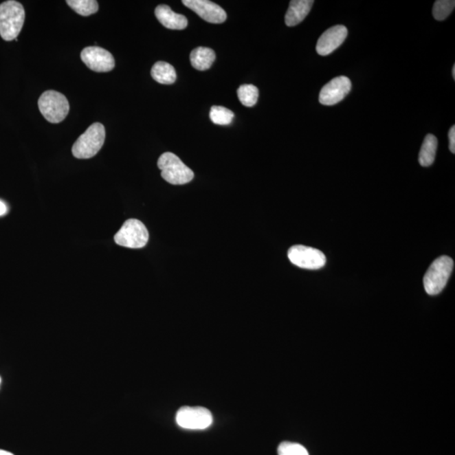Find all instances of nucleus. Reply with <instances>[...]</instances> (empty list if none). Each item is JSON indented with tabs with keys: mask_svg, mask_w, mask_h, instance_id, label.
<instances>
[{
	"mask_svg": "<svg viewBox=\"0 0 455 455\" xmlns=\"http://www.w3.org/2000/svg\"><path fill=\"white\" fill-rule=\"evenodd\" d=\"M25 10L21 3L9 0L0 5V36L5 41L16 40L23 27Z\"/></svg>",
	"mask_w": 455,
	"mask_h": 455,
	"instance_id": "obj_1",
	"label": "nucleus"
},
{
	"mask_svg": "<svg viewBox=\"0 0 455 455\" xmlns=\"http://www.w3.org/2000/svg\"><path fill=\"white\" fill-rule=\"evenodd\" d=\"M105 139V126L100 122L93 123L73 145V155L82 159L94 157L102 148Z\"/></svg>",
	"mask_w": 455,
	"mask_h": 455,
	"instance_id": "obj_2",
	"label": "nucleus"
},
{
	"mask_svg": "<svg viewBox=\"0 0 455 455\" xmlns=\"http://www.w3.org/2000/svg\"><path fill=\"white\" fill-rule=\"evenodd\" d=\"M454 269V260L443 256L436 259L423 278L424 289L429 296H437L445 288Z\"/></svg>",
	"mask_w": 455,
	"mask_h": 455,
	"instance_id": "obj_3",
	"label": "nucleus"
},
{
	"mask_svg": "<svg viewBox=\"0 0 455 455\" xmlns=\"http://www.w3.org/2000/svg\"><path fill=\"white\" fill-rule=\"evenodd\" d=\"M158 167L164 180L170 184H188L194 178L193 171L173 153H164L159 158Z\"/></svg>",
	"mask_w": 455,
	"mask_h": 455,
	"instance_id": "obj_4",
	"label": "nucleus"
},
{
	"mask_svg": "<svg viewBox=\"0 0 455 455\" xmlns=\"http://www.w3.org/2000/svg\"><path fill=\"white\" fill-rule=\"evenodd\" d=\"M38 107L44 118L51 123L65 120L69 111V103L60 92L45 91L38 100Z\"/></svg>",
	"mask_w": 455,
	"mask_h": 455,
	"instance_id": "obj_5",
	"label": "nucleus"
},
{
	"mask_svg": "<svg viewBox=\"0 0 455 455\" xmlns=\"http://www.w3.org/2000/svg\"><path fill=\"white\" fill-rule=\"evenodd\" d=\"M114 241L118 245L130 249L144 247L148 241V231L137 219H129L115 234Z\"/></svg>",
	"mask_w": 455,
	"mask_h": 455,
	"instance_id": "obj_6",
	"label": "nucleus"
},
{
	"mask_svg": "<svg viewBox=\"0 0 455 455\" xmlns=\"http://www.w3.org/2000/svg\"><path fill=\"white\" fill-rule=\"evenodd\" d=\"M175 420L182 428L203 430L211 426L212 415L210 410L201 406H184L178 410Z\"/></svg>",
	"mask_w": 455,
	"mask_h": 455,
	"instance_id": "obj_7",
	"label": "nucleus"
},
{
	"mask_svg": "<svg viewBox=\"0 0 455 455\" xmlns=\"http://www.w3.org/2000/svg\"><path fill=\"white\" fill-rule=\"evenodd\" d=\"M288 257L291 263L304 269H320L326 263V257L323 252L305 245L292 246L289 249Z\"/></svg>",
	"mask_w": 455,
	"mask_h": 455,
	"instance_id": "obj_8",
	"label": "nucleus"
},
{
	"mask_svg": "<svg viewBox=\"0 0 455 455\" xmlns=\"http://www.w3.org/2000/svg\"><path fill=\"white\" fill-rule=\"evenodd\" d=\"M80 57L85 65L95 72H109L115 67L113 56L102 47L96 46L85 47L81 52Z\"/></svg>",
	"mask_w": 455,
	"mask_h": 455,
	"instance_id": "obj_9",
	"label": "nucleus"
},
{
	"mask_svg": "<svg viewBox=\"0 0 455 455\" xmlns=\"http://www.w3.org/2000/svg\"><path fill=\"white\" fill-rule=\"evenodd\" d=\"M352 83L348 77L334 78L320 91L319 100L324 106H334L349 94Z\"/></svg>",
	"mask_w": 455,
	"mask_h": 455,
	"instance_id": "obj_10",
	"label": "nucleus"
},
{
	"mask_svg": "<svg viewBox=\"0 0 455 455\" xmlns=\"http://www.w3.org/2000/svg\"><path fill=\"white\" fill-rule=\"evenodd\" d=\"M182 3L210 23L221 24L226 21L225 11L208 0H184Z\"/></svg>",
	"mask_w": 455,
	"mask_h": 455,
	"instance_id": "obj_11",
	"label": "nucleus"
},
{
	"mask_svg": "<svg viewBox=\"0 0 455 455\" xmlns=\"http://www.w3.org/2000/svg\"><path fill=\"white\" fill-rule=\"evenodd\" d=\"M348 29L344 25H335L320 36L316 44L317 54L327 56L337 49L348 36Z\"/></svg>",
	"mask_w": 455,
	"mask_h": 455,
	"instance_id": "obj_12",
	"label": "nucleus"
},
{
	"mask_svg": "<svg viewBox=\"0 0 455 455\" xmlns=\"http://www.w3.org/2000/svg\"><path fill=\"white\" fill-rule=\"evenodd\" d=\"M155 16L164 27L170 30H184L188 25V21L182 14L174 12L170 6L162 5L156 7Z\"/></svg>",
	"mask_w": 455,
	"mask_h": 455,
	"instance_id": "obj_13",
	"label": "nucleus"
},
{
	"mask_svg": "<svg viewBox=\"0 0 455 455\" xmlns=\"http://www.w3.org/2000/svg\"><path fill=\"white\" fill-rule=\"evenodd\" d=\"M314 3L313 0H292L286 13V25L292 27L300 24L311 12Z\"/></svg>",
	"mask_w": 455,
	"mask_h": 455,
	"instance_id": "obj_14",
	"label": "nucleus"
},
{
	"mask_svg": "<svg viewBox=\"0 0 455 455\" xmlns=\"http://www.w3.org/2000/svg\"><path fill=\"white\" fill-rule=\"evenodd\" d=\"M215 58L214 51L211 48L203 47L195 48L190 55V60L193 68L199 71L210 69Z\"/></svg>",
	"mask_w": 455,
	"mask_h": 455,
	"instance_id": "obj_15",
	"label": "nucleus"
},
{
	"mask_svg": "<svg viewBox=\"0 0 455 455\" xmlns=\"http://www.w3.org/2000/svg\"><path fill=\"white\" fill-rule=\"evenodd\" d=\"M153 79L162 85H173L177 80V73L170 63L159 61L151 69Z\"/></svg>",
	"mask_w": 455,
	"mask_h": 455,
	"instance_id": "obj_16",
	"label": "nucleus"
},
{
	"mask_svg": "<svg viewBox=\"0 0 455 455\" xmlns=\"http://www.w3.org/2000/svg\"><path fill=\"white\" fill-rule=\"evenodd\" d=\"M438 148V140L432 134H428L421 145L419 163L421 166L428 167L434 164Z\"/></svg>",
	"mask_w": 455,
	"mask_h": 455,
	"instance_id": "obj_17",
	"label": "nucleus"
},
{
	"mask_svg": "<svg viewBox=\"0 0 455 455\" xmlns=\"http://www.w3.org/2000/svg\"><path fill=\"white\" fill-rule=\"evenodd\" d=\"M66 3L82 16H91L99 10L98 2L96 0H68Z\"/></svg>",
	"mask_w": 455,
	"mask_h": 455,
	"instance_id": "obj_18",
	"label": "nucleus"
},
{
	"mask_svg": "<svg viewBox=\"0 0 455 455\" xmlns=\"http://www.w3.org/2000/svg\"><path fill=\"white\" fill-rule=\"evenodd\" d=\"M237 95L242 105L252 107L256 105L258 100L259 91L255 85H243L238 89Z\"/></svg>",
	"mask_w": 455,
	"mask_h": 455,
	"instance_id": "obj_19",
	"label": "nucleus"
},
{
	"mask_svg": "<svg viewBox=\"0 0 455 455\" xmlns=\"http://www.w3.org/2000/svg\"><path fill=\"white\" fill-rule=\"evenodd\" d=\"M210 118L214 124L226 126L233 122L234 114L228 108L214 106L211 108Z\"/></svg>",
	"mask_w": 455,
	"mask_h": 455,
	"instance_id": "obj_20",
	"label": "nucleus"
},
{
	"mask_svg": "<svg viewBox=\"0 0 455 455\" xmlns=\"http://www.w3.org/2000/svg\"><path fill=\"white\" fill-rule=\"evenodd\" d=\"M454 7L455 1L454 0H438L434 3L432 14L436 20L445 21L453 12Z\"/></svg>",
	"mask_w": 455,
	"mask_h": 455,
	"instance_id": "obj_21",
	"label": "nucleus"
},
{
	"mask_svg": "<svg viewBox=\"0 0 455 455\" xmlns=\"http://www.w3.org/2000/svg\"><path fill=\"white\" fill-rule=\"evenodd\" d=\"M278 455H309L308 451L300 443L283 442L278 446Z\"/></svg>",
	"mask_w": 455,
	"mask_h": 455,
	"instance_id": "obj_22",
	"label": "nucleus"
},
{
	"mask_svg": "<svg viewBox=\"0 0 455 455\" xmlns=\"http://www.w3.org/2000/svg\"><path fill=\"white\" fill-rule=\"evenodd\" d=\"M450 149L452 154H455V126L450 129L449 133Z\"/></svg>",
	"mask_w": 455,
	"mask_h": 455,
	"instance_id": "obj_23",
	"label": "nucleus"
},
{
	"mask_svg": "<svg viewBox=\"0 0 455 455\" xmlns=\"http://www.w3.org/2000/svg\"><path fill=\"white\" fill-rule=\"evenodd\" d=\"M7 212H8V208H7V205L5 204V201L0 200V217H1V216L5 215Z\"/></svg>",
	"mask_w": 455,
	"mask_h": 455,
	"instance_id": "obj_24",
	"label": "nucleus"
},
{
	"mask_svg": "<svg viewBox=\"0 0 455 455\" xmlns=\"http://www.w3.org/2000/svg\"><path fill=\"white\" fill-rule=\"evenodd\" d=\"M0 455H14L12 453L9 452V451L0 450Z\"/></svg>",
	"mask_w": 455,
	"mask_h": 455,
	"instance_id": "obj_25",
	"label": "nucleus"
},
{
	"mask_svg": "<svg viewBox=\"0 0 455 455\" xmlns=\"http://www.w3.org/2000/svg\"><path fill=\"white\" fill-rule=\"evenodd\" d=\"M452 73H453L454 80H455V65L453 66Z\"/></svg>",
	"mask_w": 455,
	"mask_h": 455,
	"instance_id": "obj_26",
	"label": "nucleus"
},
{
	"mask_svg": "<svg viewBox=\"0 0 455 455\" xmlns=\"http://www.w3.org/2000/svg\"><path fill=\"white\" fill-rule=\"evenodd\" d=\"M0 384H1V378H0Z\"/></svg>",
	"mask_w": 455,
	"mask_h": 455,
	"instance_id": "obj_27",
	"label": "nucleus"
}]
</instances>
